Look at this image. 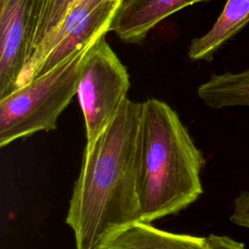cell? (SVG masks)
Listing matches in <instances>:
<instances>
[{"label":"cell","mask_w":249,"mask_h":249,"mask_svg":"<svg viewBox=\"0 0 249 249\" xmlns=\"http://www.w3.org/2000/svg\"><path fill=\"white\" fill-rule=\"evenodd\" d=\"M102 34L47 73L0 99V147L57 127V119L77 92L85 57Z\"/></svg>","instance_id":"3"},{"label":"cell","mask_w":249,"mask_h":249,"mask_svg":"<svg viewBox=\"0 0 249 249\" xmlns=\"http://www.w3.org/2000/svg\"><path fill=\"white\" fill-rule=\"evenodd\" d=\"M197 95L211 109L249 106V67L237 73L212 74L197 88Z\"/></svg>","instance_id":"10"},{"label":"cell","mask_w":249,"mask_h":249,"mask_svg":"<svg viewBox=\"0 0 249 249\" xmlns=\"http://www.w3.org/2000/svg\"><path fill=\"white\" fill-rule=\"evenodd\" d=\"M33 0H0V99L18 88L26 64Z\"/></svg>","instance_id":"6"},{"label":"cell","mask_w":249,"mask_h":249,"mask_svg":"<svg viewBox=\"0 0 249 249\" xmlns=\"http://www.w3.org/2000/svg\"><path fill=\"white\" fill-rule=\"evenodd\" d=\"M248 23L249 0H228L209 31L192 40L189 57L195 61H211L215 53Z\"/></svg>","instance_id":"9"},{"label":"cell","mask_w":249,"mask_h":249,"mask_svg":"<svg viewBox=\"0 0 249 249\" xmlns=\"http://www.w3.org/2000/svg\"><path fill=\"white\" fill-rule=\"evenodd\" d=\"M209 0H123L110 31L126 44H141L161 20L190 5Z\"/></svg>","instance_id":"8"},{"label":"cell","mask_w":249,"mask_h":249,"mask_svg":"<svg viewBox=\"0 0 249 249\" xmlns=\"http://www.w3.org/2000/svg\"><path fill=\"white\" fill-rule=\"evenodd\" d=\"M101 249H245V246L226 235L201 237L174 233L138 221L112 235Z\"/></svg>","instance_id":"7"},{"label":"cell","mask_w":249,"mask_h":249,"mask_svg":"<svg viewBox=\"0 0 249 249\" xmlns=\"http://www.w3.org/2000/svg\"><path fill=\"white\" fill-rule=\"evenodd\" d=\"M122 2L90 0L75 6L44 47L27 62L18 88L52 70L93 38L107 34Z\"/></svg>","instance_id":"5"},{"label":"cell","mask_w":249,"mask_h":249,"mask_svg":"<svg viewBox=\"0 0 249 249\" xmlns=\"http://www.w3.org/2000/svg\"><path fill=\"white\" fill-rule=\"evenodd\" d=\"M201 152L177 113L165 102H142L135 170L140 221L176 214L202 194Z\"/></svg>","instance_id":"2"},{"label":"cell","mask_w":249,"mask_h":249,"mask_svg":"<svg viewBox=\"0 0 249 249\" xmlns=\"http://www.w3.org/2000/svg\"><path fill=\"white\" fill-rule=\"evenodd\" d=\"M230 220L234 225L249 230V192H242L234 199V208Z\"/></svg>","instance_id":"12"},{"label":"cell","mask_w":249,"mask_h":249,"mask_svg":"<svg viewBox=\"0 0 249 249\" xmlns=\"http://www.w3.org/2000/svg\"><path fill=\"white\" fill-rule=\"evenodd\" d=\"M85 1L90 0H33L26 64L44 47L67 14Z\"/></svg>","instance_id":"11"},{"label":"cell","mask_w":249,"mask_h":249,"mask_svg":"<svg viewBox=\"0 0 249 249\" xmlns=\"http://www.w3.org/2000/svg\"><path fill=\"white\" fill-rule=\"evenodd\" d=\"M126 67L105 40L97 39L83 62L76 95L83 113L87 142L96 138L113 121L127 98Z\"/></svg>","instance_id":"4"},{"label":"cell","mask_w":249,"mask_h":249,"mask_svg":"<svg viewBox=\"0 0 249 249\" xmlns=\"http://www.w3.org/2000/svg\"><path fill=\"white\" fill-rule=\"evenodd\" d=\"M141 111L142 102L126 98L109 125L86 142L66 216L76 249H101L140 221L135 157Z\"/></svg>","instance_id":"1"}]
</instances>
